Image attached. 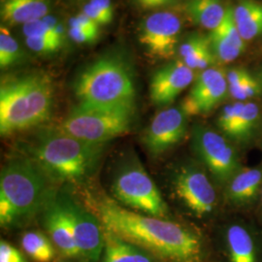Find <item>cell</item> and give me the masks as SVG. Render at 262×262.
<instances>
[{"label": "cell", "mask_w": 262, "mask_h": 262, "mask_svg": "<svg viewBox=\"0 0 262 262\" xmlns=\"http://www.w3.org/2000/svg\"><path fill=\"white\" fill-rule=\"evenodd\" d=\"M0 262H28L21 253L12 245L1 241L0 243Z\"/></svg>", "instance_id": "1f68e13d"}, {"label": "cell", "mask_w": 262, "mask_h": 262, "mask_svg": "<svg viewBox=\"0 0 262 262\" xmlns=\"http://www.w3.org/2000/svg\"><path fill=\"white\" fill-rule=\"evenodd\" d=\"M54 103L51 79L32 73L5 81L0 88V133L7 136L46 122Z\"/></svg>", "instance_id": "3957f363"}, {"label": "cell", "mask_w": 262, "mask_h": 262, "mask_svg": "<svg viewBox=\"0 0 262 262\" xmlns=\"http://www.w3.org/2000/svg\"><path fill=\"white\" fill-rule=\"evenodd\" d=\"M174 190L181 201L197 216L210 214L215 204V188L200 169L185 166L173 181Z\"/></svg>", "instance_id": "8fae6325"}, {"label": "cell", "mask_w": 262, "mask_h": 262, "mask_svg": "<svg viewBox=\"0 0 262 262\" xmlns=\"http://www.w3.org/2000/svg\"><path fill=\"white\" fill-rule=\"evenodd\" d=\"M61 41L44 37H26V44L31 51L40 54L56 52L62 46Z\"/></svg>", "instance_id": "4dcf8cb0"}, {"label": "cell", "mask_w": 262, "mask_h": 262, "mask_svg": "<svg viewBox=\"0 0 262 262\" xmlns=\"http://www.w3.org/2000/svg\"><path fill=\"white\" fill-rule=\"evenodd\" d=\"M84 206L104 229L133 244L162 262H203L200 238L179 224L122 206L102 192L83 194Z\"/></svg>", "instance_id": "6da1fadb"}, {"label": "cell", "mask_w": 262, "mask_h": 262, "mask_svg": "<svg viewBox=\"0 0 262 262\" xmlns=\"http://www.w3.org/2000/svg\"><path fill=\"white\" fill-rule=\"evenodd\" d=\"M23 32L26 37H44L55 39L63 42L60 38L57 37L53 30L48 27L44 19L31 21L23 27Z\"/></svg>", "instance_id": "f546056e"}, {"label": "cell", "mask_w": 262, "mask_h": 262, "mask_svg": "<svg viewBox=\"0 0 262 262\" xmlns=\"http://www.w3.org/2000/svg\"><path fill=\"white\" fill-rule=\"evenodd\" d=\"M135 107L102 108L79 104L57 127L77 139L105 144L129 132Z\"/></svg>", "instance_id": "52a82bcc"}, {"label": "cell", "mask_w": 262, "mask_h": 262, "mask_svg": "<svg viewBox=\"0 0 262 262\" xmlns=\"http://www.w3.org/2000/svg\"><path fill=\"white\" fill-rule=\"evenodd\" d=\"M69 37L71 38L76 43L84 44V43H93L97 38L98 33H94L89 30H84L81 28H69L68 30Z\"/></svg>", "instance_id": "836d02e7"}, {"label": "cell", "mask_w": 262, "mask_h": 262, "mask_svg": "<svg viewBox=\"0 0 262 262\" xmlns=\"http://www.w3.org/2000/svg\"><path fill=\"white\" fill-rule=\"evenodd\" d=\"M51 180L28 158H15L2 168L0 197L7 200L14 213L15 225L27 223L42 213L55 195Z\"/></svg>", "instance_id": "5b68a950"}, {"label": "cell", "mask_w": 262, "mask_h": 262, "mask_svg": "<svg viewBox=\"0 0 262 262\" xmlns=\"http://www.w3.org/2000/svg\"><path fill=\"white\" fill-rule=\"evenodd\" d=\"M209 39L211 49L219 61H233L244 52V49L239 47L220 27L211 32Z\"/></svg>", "instance_id": "cb8c5ba5"}, {"label": "cell", "mask_w": 262, "mask_h": 262, "mask_svg": "<svg viewBox=\"0 0 262 262\" xmlns=\"http://www.w3.org/2000/svg\"><path fill=\"white\" fill-rule=\"evenodd\" d=\"M23 53L16 39L6 28H0V66L2 68L18 63Z\"/></svg>", "instance_id": "484cf974"}, {"label": "cell", "mask_w": 262, "mask_h": 262, "mask_svg": "<svg viewBox=\"0 0 262 262\" xmlns=\"http://www.w3.org/2000/svg\"><path fill=\"white\" fill-rule=\"evenodd\" d=\"M187 132V115L180 108H168L156 115L144 133L143 143L152 156L174 147Z\"/></svg>", "instance_id": "7c38bea8"}, {"label": "cell", "mask_w": 262, "mask_h": 262, "mask_svg": "<svg viewBox=\"0 0 262 262\" xmlns=\"http://www.w3.org/2000/svg\"><path fill=\"white\" fill-rule=\"evenodd\" d=\"M103 234L104 249L101 262H154V256L139 247L104 228Z\"/></svg>", "instance_id": "ac0fdd59"}, {"label": "cell", "mask_w": 262, "mask_h": 262, "mask_svg": "<svg viewBox=\"0 0 262 262\" xmlns=\"http://www.w3.org/2000/svg\"><path fill=\"white\" fill-rule=\"evenodd\" d=\"M182 24L172 12H157L141 24L139 40L150 56L168 59L179 49Z\"/></svg>", "instance_id": "9c48e42d"}, {"label": "cell", "mask_w": 262, "mask_h": 262, "mask_svg": "<svg viewBox=\"0 0 262 262\" xmlns=\"http://www.w3.org/2000/svg\"><path fill=\"white\" fill-rule=\"evenodd\" d=\"M193 148L220 183L227 182L238 169L233 148L214 130L196 126L193 130Z\"/></svg>", "instance_id": "30bf717a"}, {"label": "cell", "mask_w": 262, "mask_h": 262, "mask_svg": "<svg viewBox=\"0 0 262 262\" xmlns=\"http://www.w3.org/2000/svg\"><path fill=\"white\" fill-rule=\"evenodd\" d=\"M105 144H93L56 129L41 131L27 148L28 158L52 182L82 183L99 165Z\"/></svg>", "instance_id": "7a4b0ae2"}, {"label": "cell", "mask_w": 262, "mask_h": 262, "mask_svg": "<svg viewBox=\"0 0 262 262\" xmlns=\"http://www.w3.org/2000/svg\"><path fill=\"white\" fill-rule=\"evenodd\" d=\"M114 199L144 215L166 219L168 207L137 156H127L118 165L112 184Z\"/></svg>", "instance_id": "8992f818"}, {"label": "cell", "mask_w": 262, "mask_h": 262, "mask_svg": "<svg viewBox=\"0 0 262 262\" xmlns=\"http://www.w3.org/2000/svg\"><path fill=\"white\" fill-rule=\"evenodd\" d=\"M261 182V170L246 169L232 180L228 195L236 203L248 202L256 195Z\"/></svg>", "instance_id": "44dd1931"}, {"label": "cell", "mask_w": 262, "mask_h": 262, "mask_svg": "<svg viewBox=\"0 0 262 262\" xmlns=\"http://www.w3.org/2000/svg\"><path fill=\"white\" fill-rule=\"evenodd\" d=\"M186 11L194 24L213 31L223 23L226 8L221 0H189Z\"/></svg>", "instance_id": "ffe728a7"}, {"label": "cell", "mask_w": 262, "mask_h": 262, "mask_svg": "<svg viewBox=\"0 0 262 262\" xmlns=\"http://www.w3.org/2000/svg\"><path fill=\"white\" fill-rule=\"evenodd\" d=\"M228 92L235 99L243 101L253 98L257 94H259L260 85L255 79H253V77L250 75L238 85L233 88H228Z\"/></svg>", "instance_id": "f1b7e54d"}, {"label": "cell", "mask_w": 262, "mask_h": 262, "mask_svg": "<svg viewBox=\"0 0 262 262\" xmlns=\"http://www.w3.org/2000/svg\"><path fill=\"white\" fill-rule=\"evenodd\" d=\"M227 245L231 262H255V250L249 232L240 225L229 227Z\"/></svg>", "instance_id": "7402d4cb"}, {"label": "cell", "mask_w": 262, "mask_h": 262, "mask_svg": "<svg viewBox=\"0 0 262 262\" xmlns=\"http://www.w3.org/2000/svg\"><path fill=\"white\" fill-rule=\"evenodd\" d=\"M181 60L190 69L206 70L216 61L211 49L210 39L202 34H193L180 45Z\"/></svg>", "instance_id": "e0dca14e"}, {"label": "cell", "mask_w": 262, "mask_h": 262, "mask_svg": "<svg viewBox=\"0 0 262 262\" xmlns=\"http://www.w3.org/2000/svg\"><path fill=\"white\" fill-rule=\"evenodd\" d=\"M259 117L258 106L253 102L244 103L232 133V138L237 140H246L253 132Z\"/></svg>", "instance_id": "d4e9b609"}, {"label": "cell", "mask_w": 262, "mask_h": 262, "mask_svg": "<svg viewBox=\"0 0 262 262\" xmlns=\"http://www.w3.org/2000/svg\"><path fill=\"white\" fill-rule=\"evenodd\" d=\"M234 9L235 24L244 41L262 34V3L255 0H240Z\"/></svg>", "instance_id": "d6986e66"}, {"label": "cell", "mask_w": 262, "mask_h": 262, "mask_svg": "<svg viewBox=\"0 0 262 262\" xmlns=\"http://www.w3.org/2000/svg\"><path fill=\"white\" fill-rule=\"evenodd\" d=\"M44 20L46 21L48 27L53 30V32L56 34V36L60 38L61 40L64 39V28L62 27V25L58 21V19H56L53 16L48 15L45 18H43Z\"/></svg>", "instance_id": "d590c367"}, {"label": "cell", "mask_w": 262, "mask_h": 262, "mask_svg": "<svg viewBox=\"0 0 262 262\" xmlns=\"http://www.w3.org/2000/svg\"><path fill=\"white\" fill-rule=\"evenodd\" d=\"M48 0H5L1 15L3 19L12 26L27 25L43 19L49 14Z\"/></svg>", "instance_id": "2e32d148"}, {"label": "cell", "mask_w": 262, "mask_h": 262, "mask_svg": "<svg viewBox=\"0 0 262 262\" xmlns=\"http://www.w3.org/2000/svg\"><path fill=\"white\" fill-rule=\"evenodd\" d=\"M174 0H135L138 6L142 9L152 10L168 5Z\"/></svg>", "instance_id": "8d00e7d4"}, {"label": "cell", "mask_w": 262, "mask_h": 262, "mask_svg": "<svg viewBox=\"0 0 262 262\" xmlns=\"http://www.w3.org/2000/svg\"><path fill=\"white\" fill-rule=\"evenodd\" d=\"M83 13L98 26L110 24L114 16L110 0H90L84 5Z\"/></svg>", "instance_id": "4316f807"}, {"label": "cell", "mask_w": 262, "mask_h": 262, "mask_svg": "<svg viewBox=\"0 0 262 262\" xmlns=\"http://www.w3.org/2000/svg\"><path fill=\"white\" fill-rule=\"evenodd\" d=\"M74 92L81 105L135 107L136 89L131 70L117 57H103L84 68L76 79Z\"/></svg>", "instance_id": "277c9868"}, {"label": "cell", "mask_w": 262, "mask_h": 262, "mask_svg": "<svg viewBox=\"0 0 262 262\" xmlns=\"http://www.w3.org/2000/svg\"><path fill=\"white\" fill-rule=\"evenodd\" d=\"M194 81V72L182 60L160 67L150 84V101L157 106H167Z\"/></svg>", "instance_id": "5bb4252c"}, {"label": "cell", "mask_w": 262, "mask_h": 262, "mask_svg": "<svg viewBox=\"0 0 262 262\" xmlns=\"http://www.w3.org/2000/svg\"><path fill=\"white\" fill-rule=\"evenodd\" d=\"M59 262H64V261H59Z\"/></svg>", "instance_id": "f35d334b"}, {"label": "cell", "mask_w": 262, "mask_h": 262, "mask_svg": "<svg viewBox=\"0 0 262 262\" xmlns=\"http://www.w3.org/2000/svg\"><path fill=\"white\" fill-rule=\"evenodd\" d=\"M42 214L48 234L58 251L67 257L80 258L69 217L58 194L52 197Z\"/></svg>", "instance_id": "9a60e30c"}, {"label": "cell", "mask_w": 262, "mask_h": 262, "mask_svg": "<svg viewBox=\"0 0 262 262\" xmlns=\"http://www.w3.org/2000/svg\"><path fill=\"white\" fill-rule=\"evenodd\" d=\"M228 84L225 73L214 67L203 70L184 99L182 109L187 116L211 112L225 99Z\"/></svg>", "instance_id": "4fadbf2b"}, {"label": "cell", "mask_w": 262, "mask_h": 262, "mask_svg": "<svg viewBox=\"0 0 262 262\" xmlns=\"http://www.w3.org/2000/svg\"><path fill=\"white\" fill-rule=\"evenodd\" d=\"M249 76L250 73L242 68H234L229 70L226 73V81H227L228 88H233L238 85L240 83H242L244 80H246Z\"/></svg>", "instance_id": "e575fe53"}, {"label": "cell", "mask_w": 262, "mask_h": 262, "mask_svg": "<svg viewBox=\"0 0 262 262\" xmlns=\"http://www.w3.org/2000/svg\"><path fill=\"white\" fill-rule=\"evenodd\" d=\"M70 221L80 258L97 262L103 253V228L95 215L68 194H58Z\"/></svg>", "instance_id": "ba28073f"}, {"label": "cell", "mask_w": 262, "mask_h": 262, "mask_svg": "<svg viewBox=\"0 0 262 262\" xmlns=\"http://www.w3.org/2000/svg\"><path fill=\"white\" fill-rule=\"evenodd\" d=\"M243 106L244 103L242 102L227 105L224 108V110L222 111L219 117L217 122H219L220 128L230 137L232 136L236 122L240 112L243 109Z\"/></svg>", "instance_id": "83f0119b"}, {"label": "cell", "mask_w": 262, "mask_h": 262, "mask_svg": "<svg viewBox=\"0 0 262 262\" xmlns=\"http://www.w3.org/2000/svg\"><path fill=\"white\" fill-rule=\"evenodd\" d=\"M260 77H261V82H262V72H261V75H260Z\"/></svg>", "instance_id": "74e56055"}, {"label": "cell", "mask_w": 262, "mask_h": 262, "mask_svg": "<svg viewBox=\"0 0 262 262\" xmlns=\"http://www.w3.org/2000/svg\"><path fill=\"white\" fill-rule=\"evenodd\" d=\"M69 26L70 28H81L99 34V26L94 23L93 19H90L86 15H84V13H80L70 19Z\"/></svg>", "instance_id": "d6a6232c"}, {"label": "cell", "mask_w": 262, "mask_h": 262, "mask_svg": "<svg viewBox=\"0 0 262 262\" xmlns=\"http://www.w3.org/2000/svg\"><path fill=\"white\" fill-rule=\"evenodd\" d=\"M20 245L25 253L35 262H51L55 257V248L45 235L28 231L23 235Z\"/></svg>", "instance_id": "603a6c76"}]
</instances>
